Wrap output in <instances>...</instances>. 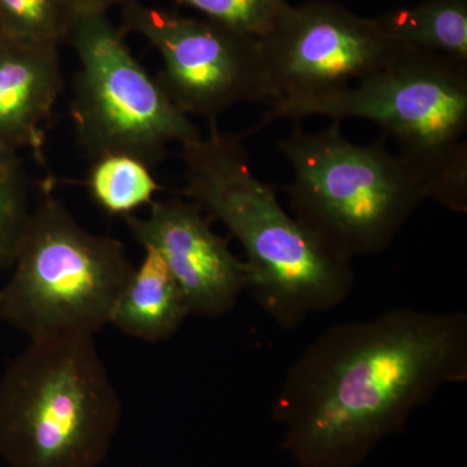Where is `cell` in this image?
Listing matches in <instances>:
<instances>
[{
    "label": "cell",
    "mask_w": 467,
    "mask_h": 467,
    "mask_svg": "<svg viewBox=\"0 0 467 467\" xmlns=\"http://www.w3.org/2000/svg\"><path fill=\"white\" fill-rule=\"evenodd\" d=\"M256 130L278 119H364L383 129L420 174L429 199L467 211V63L401 45L389 63L343 90L275 101Z\"/></svg>",
    "instance_id": "obj_3"
},
{
    "label": "cell",
    "mask_w": 467,
    "mask_h": 467,
    "mask_svg": "<svg viewBox=\"0 0 467 467\" xmlns=\"http://www.w3.org/2000/svg\"><path fill=\"white\" fill-rule=\"evenodd\" d=\"M466 380V313L396 308L319 335L273 414L301 465L352 467L442 387Z\"/></svg>",
    "instance_id": "obj_1"
},
{
    "label": "cell",
    "mask_w": 467,
    "mask_h": 467,
    "mask_svg": "<svg viewBox=\"0 0 467 467\" xmlns=\"http://www.w3.org/2000/svg\"><path fill=\"white\" fill-rule=\"evenodd\" d=\"M178 5L196 9L202 16L218 21L263 38L270 32L285 9L288 0H173Z\"/></svg>",
    "instance_id": "obj_17"
},
{
    "label": "cell",
    "mask_w": 467,
    "mask_h": 467,
    "mask_svg": "<svg viewBox=\"0 0 467 467\" xmlns=\"http://www.w3.org/2000/svg\"><path fill=\"white\" fill-rule=\"evenodd\" d=\"M267 104L312 99L349 88L395 57L377 17H364L333 0L288 5L260 38Z\"/></svg>",
    "instance_id": "obj_9"
},
{
    "label": "cell",
    "mask_w": 467,
    "mask_h": 467,
    "mask_svg": "<svg viewBox=\"0 0 467 467\" xmlns=\"http://www.w3.org/2000/svg\"><path fill=\"white\" fill-rule=\"evenodd\" d=\"M149 165L125 155L92 160L88 178L92 201L110 216H130L150 205L160 186Z\"/></svg>",
    "instance_id": "obj_14"
},
{
    "label": "cell",
    "mask_w": 467,
    "mask_h": 467,
    "mask_svg": "<svg viewBox=\"0 0 467 467\" xmlns=\"http://www.w3.org/2000/svg\"><path fill=\"white\" fill-rule=\"evenodd\" d=\"M386 140L350 142L334 121L315 133L295 128L278 143L292 171L287 192L294 217L349 263L386 251L429 199L422 178L387 149Z\"/></svg>",
    "instance_id": "obj_5"
},
{
    "label": "cell",
    "mask_w": 467,
    "mask_h": 467,
    "mask_svg": "<svg viewBox=\"0 0 467 467\" xmlns=\"http://www.w3.org/2000/svg\"><path fill=\"white\" fill-rule=\"evenodd\" d=\"M77 16L88 15H107L110 8L121 5L124 0H67Z\"/></svg>",
    "instance_id": "obj_18"
},
{
    "label": "cell",
    "mask_w": 467,
    "mask_h": 467,
    "mask_svg": "<svg viewBox=\"0 0 467 467\" xmlns=\"http://www.w3.org/2000/svg\"><path fill=\"white\" fill-rule=\"evenodd\" d=\"M119 420L91 335L30 340L0 382V456L11 467H98Z\"/></svg>",
    "instance_id": "obj_4"
},
{
    "label": "cell",
    "mask_w": 467,
    "mask_h": 467,
    "mask_svg": "<svg viewBox=\"0 0 467 467\" xmlns=\"http://www.w3.org/2000/svg\"><path fill=\"white\" fill-rule=\"evenodd\" d=\"M67 43L79 63L70 116L88 158L125 155L153 168L167 156L169 144L202 137L134 57L109 15L77 16Z\"/></svg>",
    "instance_id": "obj_7"
},
{
    "label": "cell",
    "mask_w": 467,
    "mask_h": 467,
    "mask_svg": "<svg viewBox=\"0 0 467 467\" xmlns=\"http://www.w3.org/2000/svg\"><path fill=\"white\" fill-rule=\"evenodd\" d=\"M125 32L142 36L159 52L156 79L183 115L216 121L243 101L267 103L260 39L211 20L121 3Z\"/></svg>",
    "instance_id": "obj_8"
},
{
    "label": "cell",
    "mask_w": 467,
    "mask_h": 467,
    "mask_svg": "<svg viewBox=\"0 0 467 467\" xmlns=\"http://www.w3.org/2000/svg\"><path fill=\"white\" fill-rule=\"evenodd\" d=\"M63 90L57 46L26 45L0 34V149L42 158L45 124Z\"/></svg>",
    "instance_id": "obj_11"
},
{
    "label": "cell",
    "mask_w": 467,
    "mask_h": 467,
    "mask_svg": "<svg viewBox=\"0 0 467 467\" xmlns=\"http://www.w3.org/2000/svg\"><path fill=\"white\" fill-rule=\"evenodd\" d=\"M29 178L20 152L0 149V270L12 267L29 223Z\"/></svg>",
    "instance_id": "obj_16"
},
{
    "label": "cell",
    "mask_w": 467,
    "mask_h": 467,
    "mask_svg": "<svg viewBox=\"0 0 467 467\" xmlns=\"http://www.w3.org/2000/svg\"><path fill=\"white\" fill-rule=\"evenodd\" d=\"M0 299H2V291H0Z\"/></svg>",
    "instance_id": "obj_19"
},
{
    "label": "cell",
    "mask_w": 467,
    "mask_h": 467,
    "mask_svg": "<svg viewBox=\"0 0 467 467\" xmlns=\"http://www.w3.org/2000/svg\"><path fill=\"white\" fill-rule=\"evenodd\" d=\"M377 18L392 41L467 63V0H423Z\"/></svg>",
    "instance_id": "obj_13"
},
{
    "label": "cell",
    "mask_w": 467,
    "mask_h": 467,
    "mask_svg": "<svg viewBox=\"0 0 467 467\" xmlns=\"http://www.w3.org/2000/svg\"><path fill=\"white\" fill-rule=\"evenodd\" d=\"M134 265L124 244L77 223L50 192L30 214L11 279L2 288L0 317L30 340L94 337Z\"/></svg>",
    "instance_id": "obj_6"
},
{
    "label": "cell",
    "mask_w": 467,
    "mask_h": 467,
    "mask_svg": "<svg viewBox=\"0 0 467 467\" xmlns=\"http://www.w3.org/2000/svg\"><path fill=\"white\" fill-rule=\"evenodd\" d=\"M181 146L183 193L241 243L248 288L276 325L295 328L309 316L346 301L355 285L352 263L326 250L254 175L242 135L221 133Z\"/></svg>",
    "instance_id": "obj_2"
},
{
    "label": "cell",
    "mask_w": 467,
    "mask_h": 467,
    "mask_svg": "<svg viewBox=\"0 0 467 467\" xmlns=\"http://www.w3.org/2000/svg\"><path fill=\"white\" fill-rule=\"evenodd\" d=\"M144 256L110 310L109 324L149 343L162 342L180 330L190 315L180 285L152 248Z\"/></svg>",
    "instance_id": "obj_12"
},
{
    "label": "cell",
    "mask_w": 467,
    "mask_h": 467,
    "mask_svg": "<svg viewBox=\"0 0 467 467\" xmlns=\"http://www.w3.org/2000/svg\"><path fill=\"white\" fill-rule=\"evenodd\" d=\"M124 218L135 241L158 252L182 291L190 315H226L247 291L244 261L213 232L211 220L195 202L173 198L155 201L146 217Z\"/></svg>",
    "instance_id": "obj_10"
},
{
    "label": "cell",
    "mask_w": 467,
    "mask_h": 467,
    "mask_svg": "<svg viewBox=\"0 0 467 467\" xmlns=\"http://www.w3.org/2000/svg\"><path fill=\"white\" fill-rule=\"evenodd\" d=\"M75 21L67 0H0V34L12 41L58 47Z\"/></svg>",
    "instance_id": "obj_15"
}]
</instances>
